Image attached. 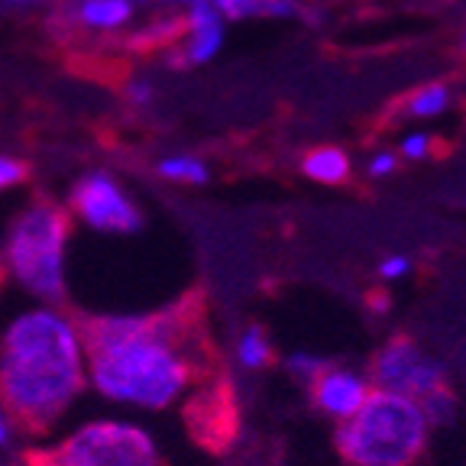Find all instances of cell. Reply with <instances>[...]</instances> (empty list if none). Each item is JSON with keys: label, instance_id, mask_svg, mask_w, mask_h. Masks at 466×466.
Masks as SVG:
<instances>
[{"label": "cell", "instance_id": "1", "mask_svg": "<svg viewBox=\"0 0 466 466\" xmlns=\"http://www.w3.org/2000/svg\"><path fill=\"white\" fill-rule=\"evenodd\" d=\"M87 382L116 405L162 408L182 401L208 372V347L195 328V311L107 314L85 328Z\"/></svg>", "mask_w": 466, "mask_h": 466}, {"label": "cell", "instance_id": "2", "mask_svg": "<svg viewBox=\"0 0 466 466\" xmlns=\"http://www.w3.org/2000/svg\"><path fill=\"white\" fill-rule=\"evenodd\" d=\"M87 382L85 330L62 308H33L0 337V408L14 428L49 431Z\"/></svg>", "mask_w": 466, "mask_h": 466}, {"label": "cell", "instance_id": "3", "mask_svg": "<svg viewBox=\"0 0 466 466\" xmlns=\"http://www.w3.org/2000/svg\"><path fill=\"white\" fill-rule=\"evenodd\" d=\"M428 434L418 401L372 389L366 405L337 428V451L353 466H411L428 447Z\"/></svg>", "mask_w": 466, "mask_h": 466}, {"label": "cell", "instance_id": "4", "mask_svg": "<svg viewBox=\"0 0 466 466\" xmlns=\"http://www.w3.org/2000/svg\"><path fill=\"white\" fill-rule=\"evenodd\" d=\"M68 214L52 201H39L14 220L7 233L4 259L29 295L46 305H56L66 295V243H68Z\"/></svg>", "mask_w": 466, "mask_h": 466}, {"label": "cell", "instance_id": "5", "mask_svg": "<svg viewBox=\"0 0 466 466\" xmlns=\"http://www.w3.org/2000/svg\"><path fill=\"white\" fill-rule=\"evenodd\" d=\"M43 457L49 466H166L153 434L120 418L81 424Z\"/></svg>", "mask_w": 466, "mask_h": 466}, {"label": "cell", "instance_id": "6", "mask_svg": "<svg viewBox=\"0 0 466 466\" xmlns=\"http://www.w3.org/2000/svg\"><path fill=\"white\" fill-rule=\"evenodd\" d=\"M370 382L379 392H392L401 395V399L421 401L424 395L444 389L447 376L441 370V363H434L415 340L395 337L372 360Z\"/></svg>", "mask_w": 466, "mask_h": 466}, {"label": "cell", "instance_id": "7", "mask_svg": "<svg viewBox=\"0 0 466 466\" xmlns=\"http://www.w3.org/2000/svg\"><path fill=\"white\" fill-rule=\"evenodd\" d=\"M72 211L87 227L104 233H137L143 227L137 201L120 188L110 172H91L72 188Z\"/></svg>", "mask_w": 466, "mask_h": 466}, {"label": "cell", "instance_id": "8", "mask_svg": "<svg viewBox=\"0 0 466 466\" xmlns=\"http://www.w3.org/2000/svg\"><path fill=\"white\" fill-rule=\"evenodd\" d=\"M370 395H372L370 376H363V372H357V370H330L328 366V370L311 382L314 408L340 424L357 415Z\"/></svg>", "mask_w": 466, "mask_h": 466}, {"label": "cell", "instance_id": "9", "mask_svg": "<svg viewBox=\"0 0 466 466\" xmlns=\"http://www.w3.org/2000/svg\"><path fill=\"white\" fill-rule=\"evenodd\" d=\"M224 16L218 14L211 0H198L188 10V29H191V43L185 49V58L191 66H201L208 58L218 56L220 43H224Z\"/></svg>", "mask_w": 466, "mask_h": 466}, {"label": "cell", "instance_id": "10", "mask_svg": "<svg viewBox=\"0 0 466 466\" xmlns=\"http://www.w3.org/2000/svg\"><path fill=\"white\" fill-rule=\"evenodd\" d=\"M133 16V0H81L78 20L91 29L124 26Z\"/></svg>", "mask_w": 466, "mask_h": 466}, {"label": "cell", "instance_id": "11", "mask_svg": "<svg viewBox=\"0 0 466 466\" xmlns=\"http://www.w3.org/2000/svg\"><path fill=\"white\" fill-rule=\"evenodd\" d=\"M220 16L240 20V16H291L295 0H211Z\"/></svg>", "mask_w": 466, "mask_h": 466}, {"label": "cell", "instance_id": "12", "mask_svg": "<svg viewBox=\"0 0 466 466\" xmlns=\"http://www.w3.org/2000/svg\"><path fill=\"white\" fill-rule=\"evenodd\" d=\"M347 172H350V159L340 149H314L305 159V175L314 178V182L337 185L347 178Z\"/></svg>", "mask_w": 466, "mask_h": 466}, {"label": "cell", "instance_id": "13", "mask_svg": "<svg viewBox=\"0 0 466 466\" xmlns=\"http://www.w3.org/2000/svg\"><path fill=\"white\" fill-rule=\"evenodd\" d=\"M269 360H272V343L259 328H249L247 334L237 340V363H240L243 370L256 372V370H262V366H269Z\"/></svg>", "mask_w": 466, "mask_h": 466}, {"label": "cell", "instance_id": "14", "mask_svg": "<svg viewBox=\"0 0 466 466\" xmlns=\"http://www.w3.org/2000/svg\"><path fill=\"white\" fill-rule=\"evenodd\" d=\"M159 175L168 182H188V185H204L208 182V166L195 156H168L159 162Z\"/></svg>", "mask_w": 466, "mask_h": 466}, {"label": "cell", "instance_id": "15", "mask_svg": "<svg viewBox=\"0 0 466 466\" xmlns=\"http://www.w3.org/2000/svg\"><path fill=\"white\" fill-rule=\"evenodd\" d=\"M418 408H421L428 428H441V424L451 421L453 411H457V399H453V392L444 386V389H437V392L424 395V399L418 401Z\"/></svg>", "mask_w": 466, "mask_h": 466}, {"label": "cell", "instance_id": "16", "mask_svg": "<svg viewBox=\"0 0 466 466\" xmlns=\"http://www.w3.org/2000/svg\"><path fill=\"white\" fill-rule=\"evenodd\" d=\"M285 370H289L295 379H301V382L311 386L314 379L328 370V363H324L320 357H314V353H291V357L285 360Z\"/></svg>", "mask_w": 466, "mask_h": 466}, {"label": "cell", "instance_id": "17", "mask_svg": "<svg viewBox=\"0 0 466 466\" xmlns=\"http://www.w3.org/2000/svg\"><path fill=\"white\" fill-rule=\"evenodd\" d=\"M447 107V87L441 85H431L424 91H418L415 101H411V114L415 116H434Z\"/></svg>", "mask_w": 466, "mask_h": 466}, {"label": "cell", "instance_id": "18", "mask_svg": "<svg viewBox=\"0 0 466 466\" xmlns=\"http://www.w3.org/2000/svg\"><path fill=\"white\" fill-rule=\"evenodd\" d=\"M26 162L14 159V156H0V191H7L14 188V185H23L26 182Z\"/></svg>", "mask_w": 466, "mask_h": 466}, {"label": "cell", "instance_id": "19", "mask_svg": "<svg viewBox=\"0 0 466 466\" xmlns=\"http://www.w3.org/2000/svg\"><path fill=\"white\" fill-rule=\"evenodd\" d=\"M405 272H408L405 256H389V259L379 266V276H382V279H401Z\"/></svg>", "mask_w": 466, "mask_h": 466}, {"label": "cell", "instance_id": "20", "mask_svg": "<svg viewBox=\"0 0 466 466\" xmlns=\"http://www.w3.org/2000/svg\"><path fill=\"white\" fill-rule=\"evenodd\" d=\"M428 137H421V133H415V137H408L405 143H401V153L408 156V159H421L424 153H428Z\"/></svg>", "mask_w": 466, "mask_h": 466}, {"label": "cell", "instance_id": "21", "mask_svg": "<svg viewBox=\"0 0 466 466\" xmlns=\"http://www.w3.org/2000/svg\"><path fill=\"white\" fill-rule=\"evenodd\" d=\"M127 95H130L133 104H149L153 101V85H149V81H133Z\"/></svg>", "mask_w": 466, "mask_h": 466}, {"label": "cell", "instance_id": "22", "mask_svg": "<svg viewBox=\"0 0 466 466\" xmlns=\"http://www.w3.org/2000/svg\"><path fill=\"white\" fill-rule=\"evenodd\" d=\"M395 168V156L392 153H379L376 159L370 162V172L372 175H389Z\"/></svg>", "mask_w": 466, "mask_h": 466}, {"label": "cell", "instance_id": "23", "mask_svg": "<svg viewBox=\"0 0 466 466\" xmlns=\"http://www.w3.org/2000/svg\"><path fill=\"white\" fill-rule=\"evenodd\" d=\"M14 444V421L4 415V408H0V451H7Z\"/></svg>", "mask_w": 466, "mask_h": 466}, {"label": "cell", "instance_id": "24", "mask_svg": "<svg viewBox=\"0 0 466 466\" xmlns=\"http://www.w3.org/2000/svg\"><path fill=\"white\" fill-rule=\"evenodd\" d=\"M16 466H49V463H46V457H43V453H36V457H23Z\"/></svg>", "mask_w": 466, "mask_h": 466}, {"label": "cell", "instance_id": "25", "mask_svg": "<svg viewBox=\"0 0 466 466\" xmlns=\"http://www.w3.org/2000/svg\"><path fill=\"white\" fill-rule=\"evenodd\" d=\"M191 4H198V0H191Z\"/></svg>", "mask_w": 466, "mask_h": 466}]
</instances>
